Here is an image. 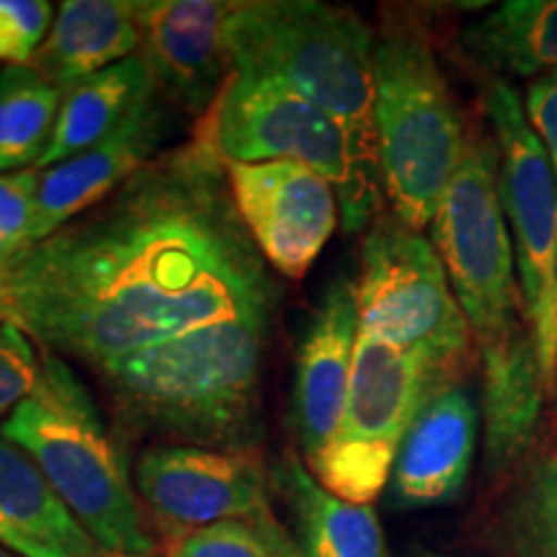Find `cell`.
Listing matches in <instances>:
<instances>
[{"label": "cell", "instance_id": "1", "mask_svg": "<svg viewBox=\"0 0 557 557\" xmlns=\"http://www.w3.org/2000/svg\"><path fill=\"white\" fill-rule=\"evenodd\" d=\"M276 299L207 116L0 271V320L94 369L201 325L274 315Z\"/></svg>", "mask_w": 557, "mask_h": 557}, {"label": "cell", "instance_id": "2", "mask_svg": "<svg viewBox=\"0 0 557 557\" xmlns=\"http://www.w3.org/2000/svg\"><path fill=\"white\" fill-rule=\"evenodd\" d=\"M271 315L201 325L101 364V387L132 436L163 447L259 449Z\"/></svg>", "mask_w": 557, "mask_h": 557}, {"label": "cell", "instance_id": "3", "mask_svg": "<svg viewBox=\"0 0 557 557\" xmlns=\"http://www.w3.org/2000/svg\"><path fill=\"white\" fill-rule=\"evenodd\" d=\"M0 438L24 449L103 553L150 557L127 455L94 395L58 354L41 348L34 393L0 423Z\"/></svg>", "mask_w": 557, "mask_h": 557}, {"label": "cell", "instance_id": "4", "mask_svg": "<svg viewBox=\"0 0 557 557\" xmlns=\"http://www.w3.org/2000/svg\"><path fill=\"white\" fill-rule=\"evenodd\" d=\"M374 37L357 11L318 0L230 3L233 70L269 75L331 114L380 165L374 139Z\"/></svg>", "mask_w": 557, "mask_h": 557}, {"label": "cell", "instance_id": "5", "mask_svg": "<svg viewBox=\"0 0 557 557\" xmlns=\"http://www.w3.org/2000/svg\"><path fill=\"white\" fill-rule=\"evenodd\" d=\"M374 139L389 209L421 233L470 137L426 32L410 21H393L374 37Z\"/></svg>", "mask_w": 557, "mask_h": 557}, {"label": "cell", "instance_id": "6", "mask_svg": "<svg viewBox=\"0 0 557 557\" xmlns=\"http://www.w3.org/2000/svg\"><path fill=\"white\" fill-rule=\"evenodd\" d=\"M205 116L225 160H292L329 181L348 233L364 230L382 214L380 165L331 114L284 83L235 70Z\"/></svg>", "mask_w": 557, "mask_h": 557}, {"label": "cell", "instance_id": "7", "mask_svg": "<svg viewBox=\"0 0 557 557\" xmlns=\"http://www.w3.org/2000/svg\"><path fill=\"white\" fill-rule=\"evenodd\" d=\"M354 289L359 333L413 354L442 380H459L475 336L431 240L382 212L361 243Z\"/></svg>", "mask_w": 557, "mask_h": 557}, {"label": "cell", "instance_id": "8", "mask_svg": "<svg viewBox=\"0 0 557 557\" xmlns=\"http://www.w3.org/2000/svg\"><path fill=\"white\" fill-rule=\"evenodd\" d=\"M431 246L478 344L517 329L521 287L508 222L498 194V150L472 137L462 163L431 220Z\"/></svg>", "mask_w": 557, "mask_h": 557}, {"label": "cell", "instance_id": "9", "mask_svg": "<svg viewBox=\"0 0 557 557\" xmlns=\"http://www.w3.org/2000/svg\"><path fill=\"white\" fill-rule=\"evenodd\" d=\"M442 385L447 380L413 354L359 333L344 421L308 462L312 478L346 504L372 506L393 478L410 423Z\"/></svg>", "mask_w": 557, "mask_h": 557}, {"label": "cell", "instance_id": "10", "mask_svg": "<svg viewBox=\"0 0 557 557\" xmlns=\"http://www.w3.org/2000/svg\"><path fill=\"white\" fill-rule=\"evenodd\" d=\"M483 107L498 150V194L513 233L521 312L534 329L545 312L557 261V176L511 83H487Z\"/></svg>", "mask_w": 557, "mask_h": 557}, {"label": "cell", "instance_id": "11", "mask_svg": "<svg viewBox=\"0 0 557 557\" xmlns=\"http://www.w3.org/2000/svg\"><path fill=\"white\" fill-rule=\"evenodd\" d=\"M135 485L169 537L222 521H274L259 449L158 444L137 457Z\"/></svg>", "mask_w": 557, "mask_h": 557}, {"label": "cell", "instance_id": "12", "mask_svg": "<svg viewBox=\"0 0 557 557\" xmlns=\"http://www.w3.org/2000/svg\"><path fill=\"white\" fill-rule=\"evenodd\" d=\"M227 186L246 233L276 274L302 278L341 220L336 189L292 160L233 163Z\"/></svg>", "mask_w": 557, "mask_h": 557}, {"label": "cell", "instance_id": "13", "mask_svg": "<svg viewBox=\"0 0 557 557\" xmlns=\"http://www.w3.org/2000/svg\"><path fill=\"white\" fill-rule=\"evenodd\" d=\"M230 3L218 0H139V58L165 101L189 116L212 109L235 73L225 26Z\"/></svg>", "mask_w": 557, "mask_h": 557}, {"label": "cell", "instance_id": "14", "mask_svg": "<svg viewBox=\"0 0 557 557\" xmlns=\"http://www.w3.org/2000/svg\"><path fill=\"white\" fill-rule=\"evenodd\" d=\"M176 107L165 101L156 83L145 90L129 116L78 158L39 171L34 243L50 238L67 222L101 205L116 189L160 156V145L173 129Z\"/></svg>", "mask_w": 557, "mask_h": 557}, {"label": "cell", "instance_id": "15", "mask_svg": "<svg viewBox=\"0 0 557 557\" xmlns=\"http://www.w3.org/2000/svg\"><path fill=\"white\" fill-rule=\"evenodd\" d=\"M357 336V289L338 278L325 289L297 351L292 416L308 462L336 438L344 421Z\"/></svg>", "mask_w": 557, "mask_h": 557}, {"label": "cell", "instance_id": "16", "mask_svg": "<svg viewBox=\"0 0 557 557\" xmlns=\"http://www.w3.org/2000/svg\"><path fill=\"white\" fill-rule=\"evenodd\" d=\"M478 444V406L468 387L447 382L418 410L393 468L400 506L449 504L462 493Z\"/></svg>", "mask_w": 557, "mask_h": 557}, {"label": "cell", "instance_id": "17", "mask_svg": "<svg viewBox=\"0 0 557 557\" xmlns=\"http://www.w3.org/2000/svg\"><path fill=\"white\" fill-rule=\"evenodd\" d=\"M483 361L485 465L506 470L532 447L545 406L547 382L534 333L517 325L480 344Z\"/></svg>", "mask_w": 557, "mask_h": 557}, {"label": "cell", "instance_id": "18", "mask_svg": "<svg viewBox=\"0 0 557 557\" xmlns=\"http://www.w3.org/2000/svg\"><path fill=\"white\" fill-rule=\"evenodd\" d=\"M0 547L16 557H103L37 462L0 438Z\"/></svg>", "mask_w": 557, "mask_h": 557}, {"label": "cell", "instance_id": "19", "mask_svg": "<svg viewBox=\"0 0 557 557\" xmlns=\"http://www.w3.org/2000/svg\"><path fill=\"white\" fill-rule=\"evenodd\" d=\"M139 52L135 0H65L29 67L67 94Z\"/></svg>", "mask_w": 557, "mask_h": 557}, {"label": "cell", "instance_id": "20", "mask_svg": "<svg viewBox=\"0 0 557 557\" xmlns=\"http://www.w3.org/2000/svg\"><path fill=\"white\" fill-rule=\"evenodd\" d=\"M282 485L299 529L302 557H387L385 537L372 506L346 504L331 496L312 472L289 455Z\"/></svg>", "mask_w": 557, "mask_h": 557}, {"label": "cell", "instance_id": "21", "mask_svg": "<svg viewBox=\"0 0 557 557\" xmlns=\"http://www.w3.org/2000/svg\"><path fill=\"white\" fill-rule=\"evenodd\" d=\"M150 86V70L145 60L135 54L70 88L62 99L50 150L45 152L37 171L78 158L81 152L99 145L127 120L129 111Z\"/></svg>", "mask_w": 557, "mask_h": 557}, {"label": "cell", "instance_id": "22", "mask_svg": "<svg viewBox=\"0 0 557 557\" xmlns=\"http://www.w3.org/2000/svg\"><path fill=\"white\" fill-rule=\"evenodd\" d=\"M462 47L500 75L557 73V0H511L465 26Z\"/></svg>", "mask_w": 557, "mask_h": 557}, {"label": "cell", "instance_id": "23", "mask_svg": "<svg viewBox=\"0 0 557 557\" xmlns=\"http://www.w3.org/2000/svg\"><path fill=\"white\" fill-rule=\"evenodd\" d=\"M65 90L29 65L0 70V173L39 169Z\"/></svg>", "mask_w": 557, "mask_h": 557}, {"label": "cell", "instance_id": "24", "mask_svg": "<svg viewBox=\"0 0 557 557\" xmlns=\"http://www.w3.org/2000/svg\"><path fill=\"white\" fill-rule=\"evenodd\" d=\"M165 557H302L276 521H222L171 537Z\"/></svg>", "mask_w": 557, "mask_h": 557}, {"label": "cell", "instance_id": "25", "mask_svg": "<svg viewBox=\"0 0 557 557\" xmlns=\"http://www.w3.org/2000/svg\"><path fill=\"white\" fill-rule=\"evenodd\" d=\"M521 557H557V455L532 470L511 511Z\"/></svg>", "mask_w": 557, "mask_h": 557}, {"label": "cell", "instance_id": "26", "mask_svg": "<svg viewBox=\"0 0 557 557\" xmlns=\"http://www.w3.org/2000/svg\"><path fill=\"white\" fill-rule=\"evenodd\" d=\"M39 171L0 173V271L34 246Z\"/></svg>", "mask_w": 557, "mask_h": 557}, {"label": "cell", "instance_id": "27", "mask_svg": "<svg viewBox=\"0 0 557 557\" xmlns=\"http://www.w3.org/2000/svg\"><path fill=\"white\" fill-rule=\"evenodd\" d=\"M47 0H0V62L29 65L52 29Z\"/></svg>", "mask_w": 557, "mask_h": 557}, {"label": "cell", "instance_id": "28", "mask_svg": "<svg viewBox=\"0 0 557 557\" xmlns=\"http://www.w3.org/2000/svg\"><path fill=\"white\" fill-rule=\"evenodd\" d=\"M41 351L18 325L0 320V418H9L37 387Z\"/></svg>", "mask_w": 557, "mask_h": 557}, {"label": "cell", "instance_id": "29", "mask_svg": "<svg viewBox=\"0 0 557 557\" xmlns=\"http://www.w3.org/2000/svg\"><path fill=\"white\" fill-rule=\"evenodd\" d=\"M524 114L529 127L540 137L542 148L547 150L557 176V73L540 75L529 83L524 96Z\"/></svg>", "mask_w": 557, "mask_h": 557}, {"label": "cell", "instance_id": "30", "mask_svg": "<svg viewBox=\"0 0 557 557\" xmlns=\"http://www.w3.org/2000/svg\"><path fill=\"white\" fill-rule=\"evenodd\" d=\"M534 341H537L542 372H545V382L549 393H555L557 385V261L553 274V287H549V297L542 312V320L532 329Z\"/></svg>", "mask_w": 557, "mask_h": 557}, {"label": "cell", "instance_id": "31", "mask_svg": "<svg viewBox=\"0 0 557 557\" xmlns=\"http://www.w3.org/2000/svg\"><path fill=\"white\" fill-rule=\"evenodd\" d=\"M0 557H16V555H11L9 549H5V547H0Z\"/></svg>", "mask_w": 557, "mask_h": 557}, {"label": "cell", "instance_id": "32", "mask_svg": "<svg viewBox=\"0 0 557 557\" xmlns=\"http://www.w3.org/2000/svg\"><path fill=\"white\" fill-rule=\"evenodd\" d=\"M103 557H129V555H111V553H107Z\"/></svg>", "mask_w": 557, "mask_h": 557}]
</instances>
